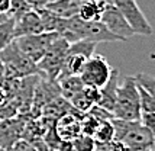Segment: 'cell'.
<instances>
[{
    "mask_svg": "<svg viewBox=\"0 0 155 151\" xmlns=\"http://www.w3.org/2000/svg\"><path fill=\"white\" fill-rule=\"evenodd\" d=\"M115 139L122 141L128 151H149L154 148V134L147 129L139 121H125L113 118Z\"/></svg>",
    "mask_w": 155,
    "mask_h": 151,
    "instance_id": "6da1fadb",
    "label": "cell"
},
{
    "mask_svg": "<svg viewBox=\"0 0 155 151\" xmlns=\"http://www.w3.org/2000/svg\"><path fill=\"white\" fill-rule=\"evenodd\" d=\"M141 113L142 110L138 83L135 76H128L119 84L113 115L115 118L125 121H139Z\"/></svg>",
    "mask_w": 155,
    "mask_h": 151,
    "instance_id": "7a4b0ae2",
    "label": "cell"
},
{
    "mask_svg": "<svg viewBox=\"0 0 155 151\" xmlns=\"http://www.w3.org/2000/svg\"><path fill=\"white\" fill-rule=\"evenodd\" d=\"M0 60L5 64L6 80H18V79H23L32 74H39L38 64L32 61L18 47L16 41L9 44L3 51H0Z\"/></svg>",
    "mask_w": 155,
    "mask_h": 151,
    "instance_id": "3957f363",
    "label": "cell"
},
{
    "mask_svg": "<svg viewBox=\"0 0 155 151\" xmlns=\"http://www.w3.org/2000/svg\"><path fill=\"white\" fill-rule=\"evenodd\" d=\"M70 45L71 44L60 35L51 44V47L48 48L47 54L44 55V58L38 62V69H39L41 74L44 77H47V79H49V80H57L61 73L62 64L65 61Z\"/></svg>",
    "mask_w": 155,
    "mask_h": 151,
    "instance_id": "277c9868",
    "label": "cell"
},
{
    "mask_svg": "<svg viewBox=\"0 0 155 151\" xmlns=\"http://www.w3.org/2000/svg\"><path fill=\"white\" fill-rule=\"evenodd\" d=\"M60 36L58 32H41L38 35H26V36H20L16 38L15 41L25 54L35 61L36 64L44 58V55L47 54L48 48L51 47V44Z\"/></svg>",
    "mask_w": 155,
    "mask_h": 151,
    "instance_id": "5b68a950",
    "label": "cell"
},
{
    "mask_svg": "<svg viewBox=\"0 0 155 151\" xmlns=\"http://www.w3.org/2000/svg\"><path fill=\"white\" fill-rule=\"evenodd\" d=\"M112 70L113 69L110 67V64L106 61V58L103 55L93 54L87 60L80 77L84 83V86H91V87L101 89L110 79Z\"/></svg>",
    "mask_w": 155,
    "mask_h": 151,
    "instance_id": "8992f818",
    "label": "cell"
},
{
    "mask_svg": "<svg viewBox=\"0 0 155 151\" xmlns=\"http://www.w3.org/2000/svg\"><path fill=\"white\" fill-rule=\"evenodd\" d=\"M112 3L125 16V19L134 29L135 35H143V36L152 35L154 29L148 22L147 16L141 10V7L138 6L136 0H112Z\"/></svg>",
    "mask_w": 155,
    "mask_h": 151,
    "instance_id": "52a82bcc",
    "label": "cell"
},
{
    "mask_svg": "<svg viewBox=\"0 0 155 151\" xmlns=\"http://www.w3.org/2000/svg\"><path fill=\"white\" fill-rule=\"evenodd\" d=\"M61 96V89L58 86L57 80H49L47 77L41 76L34 93V102L29 115L31 118H41L42 109L47 106L49 102H52L54 99Z\"/></svg>",
    "mask_w": 155,
    "mask_h": 151,
    "instance_id": "ba28073f",
    "label": "cell"
},
{
    "mask_svg": "<svg viewBox=\"0 0 155 151\" xmlns=\"http://www.w3.org/2000/svg\"><path fill=\"white\" fill-rule=\"evenodd\" d=\"M101 22L107 26V29L115 34L120 41H128L130 39L135 32L125 19V16L120 13V10L113 5V3H107L104 6V12L101 16Z\"/></svg>",
    "mask_w": 155,
    "mask_h": 151,
    "instance_id": "9c48e42d",
    "label": "cell"
},
{
    "mask_svg": "<svg viewBox=\"0 0 155 151\" xmlns=\"http://www.w3.org/2000/svg\"><path fill=\"white\" fill-rule=\"evenodd\" d=\"M29 118L31 115H18L15 118L0 119V148L7 151L16 141L22 139Z\"/></svg>",
    "mask_w": 155,
    "mask_h": 151,
    "instance_id": "30bf717a",
    "label": "cell"
},
{
    "mask_svg": "<svg viewBox=\"0 0 155 151\" xmlns=\"http://www.w3.org/2000/svg\"><path fill=\"white\" fill-rule=\"evenodd\" d=\"M41 32H45V31H44L42 19L36 9L29 10L15 21V39L20 36H26V35H38Z\"/></svg>",
    "mask_w": 155,
    "mask_h": 151,
    "instance_id": "8fae6325",
    "label": "cell"
},
{
    "mask_svg": "<svg viewBox=\"0 0 155 151\" xmlns=\"http://www.w3.org/2000/svg\"><path fill=\"white\" fill-rule=\"evenodd\" d=\"M117 89H119V70L113 69L112 74H110V79L100 89V100H99L97 105L103 109L113 113L116 97H117Z\"/></svg>",
    "mask_w": 155,
    "mask_h": 151,
    "instance_id": "7c38bea8",
    "label": "cell"
},
{
    "mask_svg": "<svg viewBox=\"0 0 155 151\" xmlns=\"http://www.w3.org/2000/svg\"><path fill=\"white\" fill-rule=\"evenodd\" d=\"M81 0H54V2H49L47 6L44 7H47L52 13L58 15L60 18L70 19V18L78 15Z\"/></svg>",
    "mask_w": 155,
    "mask_h": 151,
    "instance_id": "4fadbf2b",
    "label": "cell"
},
{
    "mask_svg": "<svg viewBox=\"0 0 155 151\" xmlns=\"http://www.w3.org/2000/svg\"><path fill=\"white\" fill-rule=\"evenodd\" d=\"M107 3H103L100 0H81L78 18L86 22L101 21V16L104 12V6Z\"/></svg>",
    "mask_w": 155,
    "mask_h": 151,
    "instance_id": "5bb4252c",
    "label": "cell"
},
{
    "mask_svg": "<svg viewBox=\"0 0 155 151\" xmlns=\"http://www.w3.org/2000/svg\"><path fill=\"white\" fill-rule=\"evenodd\" d=\"M71 108L73 106H71L70 100H67L64 96H60L57 99H54L52 102H49L42 109V115L41 116H45L48 119H52V121H58L62 115L68 113L71 110Z\"/></svg>",
    "mask_w": 155,
    "mask_h": 151,
    "instance_id": "9a60e30c",
    "label": "cell"
},
{
    "mask_svg": "<svg viewBox=\"0 0 155 151\" xmlns=\"http://www.w3.org/2000/svg\"><path fill=\"white\" fill-rule=\"evenodd\" d=\"M36 10H38L41 19H42L44 31L45 32H58L61 35V32L65 28V19L60 18L58 15L52 13L47 7H36Z\"/></svg>",
    "mask_w": 155,
    "mask_h": 151,
    "instance_id": "2e32d148",
    "label": "cell"
},
{
    "mask_svg": "<svg viewBox=\"0 0 155 151\" xmlns=\"http://www.w3.org/2000/svg\"><path fill=\"white\" fill-rule=\"evenodd\" d=\"M57 82L61 89V96H64L67 100L71 96H74L75 93L81 92L84 87V83L80 76H64V77H58Z\"/></svg>",
    "mask_w": 155,
    "mask_h": 151,
    "instance_id": "e0dca14e",
    "label": "cell"
},
{
    "mask_svg": "<svg viewBox=\"0 0 155 151\" xmlns=\"http://www.w3.org/2000/svg\"><path fill=\"white\" fill-rule=\"evenodd\" d=\"M93 138L96 141V145L104 144V143L115 139V128H113V124H112V119L101 121L99 126H97V129H96Z\"/></svg>",
    "mask_w": 155,
    "mask_h": 151,
    "instance_id": "ac0fdd59",
    "label": "cell"
},
{
    "mask_svg": "<svg viewBox=\"0 0 155 151\" xmlns=\"http://www.w3.org/2000/svg\"><path fill=\"white\" fill-rule=\"evenodd\" d=\"M15 41V19L7 18L6 21L0 22V51L6 48L9 44Z\"/></svg>",
    "mask_w": 155,
    "mask_h": 151,
    "instance_id": "d6986e66",
    "label": "cell"
},
{
    "mask_svg": "<svg viewBox=\"0 0 155 151\" xmlns=\"http://www.w3.org/2000/svg\"><path fill=\"white\" fill-rule=\"evenodd\" d=\"M34 7L28 0H10V10H9V16L13 18L15 21L19 19L20 16L32 10Z\"/></svg>",
    "mask_w": 155,
    "mask_h": 151,
    "instance_id": "ffe728a7",
    "label": "cell"
},
{
    "mask_svg": "<svg viewBox=\"0 0 155 151\" xmlns=\"http://www.w3.org/2000/svg\"><path fill=\"white\" fill-rule=\"evenodd\" d=\"M83 89H84V87H83ZM68 100H70V103H71V106H73L74 109L80 110L81 113H87L88 110L94 106V105L86 97V95L83 93V90L78 92V93H75L74 96H71Z\"/></svg>",
    "mask_w": 155,
    "mask_h": 151,
    "instance_id": "44dd1931",
    "label": "cell"
},
{
    "mask_svg": "<svg viewBox=\"0 0 155 151\" xmlns=\"http://www.w3.org/2000/svg\"><path fill=\"white\" fill-rule=\"evenodd\" d=\"M71 143H73L74 151H94L96 150V141H94V138L90 137V135L80 134Z\"/></svg>",
    "mask_w": 155,
    "mask_h": 151,
    "instance_id": "7402d4cb",
    "label": "cell"
},
{
    "mask_svg": "<svg viewBox=\"0 0 155 151\" xmlns=\"http://www.w3.org/2000/svg\"><path fill=\"white\" fill-rule=\"evenodd\" d=\"M100 122L101 121H99V119L94 118L93 115H90V113H84V116H83V119H81V134L93 137Z\"/></svg>",
    "mask_w": 155,
    "mask_h": 151,
    "instance_id": "603a6c76",
    "label": "cell"
},
{
    "mask_svg": "<svg viewBox=\"0 0 155 151\" xmlns=\"http://www.w3.org/2000/svg\"><path fill=\"white\" fill-rule=\"evenodd\" d=\"M138 83V82H136ZM139 89V99H141V110L142 112H155V100L147 90L138 83Z\"/></svg>",
    "mask_w": 155,
    "mask_h": 151,
    "instance_id": "cb8c5ba5",
    "label": "cell"
},
{
    "mask_svg": "<svg viewBox=\"0 0 155 151\" xmlns=\"http://www.w3.org/2000/svg\"><path fill=\"white\" fill-rule=\"evenodd\" d=\"M135 79H136V82L139 83L142 87L154 97V100H155V77L154 76L147 74V73H139V74L135 76Z\"/></svg>",
    "mask_w": 155,
    "mask_h": 151,
    "instance_id": "d4e9b609",
    "label": "cell"
},
{
    "mask_svg": "<svg viewBox=\"0 0 155 151\" xmlns=\"http://www.w3.org/2000/svg\"><path fill=\"white\" fill-rule=\"evenodd\" d=\"M96 147L100 148L101 151H128V147L123 144L122 141H117V139H112L109 143L99 144V145H96Z\"/></svg>",
    "mask_w": 155,
    "mask_h": 151,
    "instance_id": "484cf974",
    "label": "cell"
},
{
    "mask_svg": "<svg viewBox=\"0 0 155 151\" xmlns=\"http://www.w3.org/2000/svg\"><path fill=\"white\" fill-rule=\"evenodd\" d=\"M139 122L147 129L151 131L152 134H155V112H142L141 118H139Z\"/></svg>",
    "mask_w": 155,
    "mask_h": 151,
    "instance_id": "4316f807",
    "label": "cell"
},
{
    "mask_svg": "<svg viewBox=\"0 0 155 151\" xmlns=\"http://www.w3.org/2000/svg\"><path fill=\"white\" fill-rule=\"evenodd\" d=\"M83 93L86 95V97H87V99L93 103V105H97V103H99V100H100V89H97V87L84 86Z\"/></svg>",
    "mask_w": 155,
    "mask_h": 151,
    "instance_id": "83f0119b",
    "label": "cell"
},
{
    "mask_svg": "<svg viewBox=\"0 0 155 151\" xmlns=\"http://www.w3.org/2000/svg\"><path fill=\"white\" fill-rule=\"evenodd\" d=\"M7 151H38V148L34 144H31L29 141H26V139H19Z\"/></svg>",
    "mask_w": 155,
    "mask_h": 151,
    "instance_id": "f1b7e54d",
    "label": "cell"
},
{
    "mask_svg": "<svg viewBox=\"0 0 155 151\" xmlns=\"http://www.w3.org/2000/svg\"><path fill=\"white\" fill-rule=\"evenodd\" d=\"M10 0H0V13H9Z\"/></svg>",
    "mask_w": 155,
    "mask_h": 151,
    "instance_id": "f546056e",
    "label": "cell"
},
{
    "mask_svg": "<svg viewBox=\"0 0 155 151\" xmlns=\"http://www.w3.org/2000/svg\"><path fill=\"white\" fill-rule=\"evenodd\" d=\"M154 150H155V134H154Z\"/></svg>",
    "mask_w": 155,
    "mask_h": 151,
    "instance_id": "4dcf8cb0",
    "label": "cell"
},
{
    "mask_svg": "<svg viewBox=\"0 0 155 151\" xmlns=\"http://www.w3.org/2000/svg\"><path fill=\"white\" fill-rule=\"evenodd\" d=\"M94 151H101V150H100V148H97V147H96V150H94Z\"/></svg>",
    "mask_w": 155,
    "mask_h": 151,
    "instance_id": "1f68e13d",
    "label": "cell"
},
{
    "mask_svg": "<svg viewBox=\"0 0 155 151\" xmlns=\"http://www.w3.org/2000/svg\"><path fill=\"white\" fill-rule=\"evenodd\" d=\"M0 151H6V150H3V148H0Z\"/></svg>",
    "mask_w": 155,
    "mask_h": 151,
    "instance_id": "d6a6232c",
    "label": "cell"
},
{
    "mask_svg": "<svg viewBox=\"0 0 155 151\" xmlns=\"http://www.w3.org/2000/svg\"><path fill=\"white\" fill-rule=\"evenodd\" d=\"M149 151H155V150H154V148H151V150H149Z\"/></svg>",
    "mask_w": 155,
    "mask_h": 151,
    "instance_id": "836d02e7",
    "label": "cell"
}]
</instances>
